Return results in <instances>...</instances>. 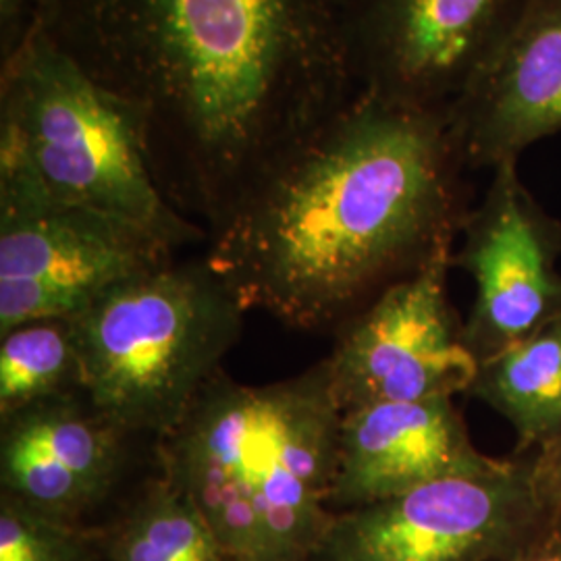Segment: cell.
<instances>
[{
  "instance_id": "3",
  "label": "cell",
  "mask_w": 561,
  "mask_h": 561,
  "mask_svg": "<svg viewBox=\"0 0 561 561\" xmlns=\"http://www.w3.org/2000/svg\"><path fill=\"white\" fill-rule=\"evenodd\" d=\"M341 408L327 360L243 385L219 373L157 439L159 472L233 561H317L333 522Z\"/></svg>"
},
{
  "instance_id": "20",
  "label": "cell",
  "mask_w": 561,
  "mask_h": 561,
  "mask_svg": "<svg viewBox=\"0 0 561 561\" xmlns=\"http://www.w3.org/2000/svg\"><path fill=\"white\" fill-rule=\"evenodd\" d=\"M32 2H34V9H36V20H38V13H41V9L46 0H32Z\"/></svg>"
},
{
  "instance_id": "4",
  "label": "cell",
  "mask_w": 561,
  "mask_h": 561,
  "mask_svg": "<svg viewBox=\"0 0 561 561\" xmlns=\"http://www.w3.org/2000/svg\"><path fill=\"white\" fill-rule=\"evenodd\" d=\"M0 194L88 208L173 248L208 238L164 194L140 121L38 25L2 60Z\"/></svg>"
},
{
  "instance_id": "19",
  "label": "cell",
  "mask_w": 561,
  "mask_h": 561,
  "mask_svg": "<svg viewBox=\"0 0 561 561\" xmlns=\"http://www.w3.org/2000/svg\"><path fill=\"white\" fill-rule=\"evenodd\" d=\"M537 454V472L551 507H561V435Z\"/></svg>"
},
{
  "instance_id": "14",
  "label": "cell",
  "mask_w": 561,
  "mask_h": 561,
  "mask_svg": "<svg viewBox=\"0 0 561 561\" xmlns=\"http://www.w3.org/2000/svg\"><path fill=\"white\" fill-rule=\"evenodd\" d=\"M468 393L510 422L518 454L561 435V310L524 340L479 362Z\"/></svg>"
},
{
  "instance_id": "10",
  "label": "cell",
  "mask_w": 561,
  "mask_h": 561,
  "mask_svg": "<svg viewBox=\"0 0 561 561\" xmlns=\"http://www.w3.org/2000/svg\"><path fill=\"white\" fill-rule=\"evenodd\" d=\"M491 183L461 221L454 264L477 296L461 337L474 360L493 358L561 310V221L524 185L518 162L491 171Z\"/></svg>"
},
{
  "instance_id": "13",
  "label": "cell",
  "mask_w": 561,
  "mask_h": 561,
  "mask_svg": "<svg viewBox=\"0 0 561 561\" xmlns=\"http://www.w3.org/2000/svg\"><path fill=\"white\" fill-rule=\"evenodd\" d=\"M470 442L454 398L382 401L341 414L333 514L497 463Z\"/></svg>"
},
{
  "instance_id": "6",
  "label": "cell",
  "mask_w": 561,
  "mask_h": 561,
  "mask_svg": "<svg viewBox=\"0 0 561 561\" xmlns=\"http://www.w3.org/2000/svg\"><path fill=\"white\" fill-rule=\"evenodd\" d=\"M551 512L537 454L340 512L317 561H505Z\"/></svg>"
},
{
  "instance_id": "16",
  "label": "cell",
  "mask_w": 561,
  "mask_h": 561,
  "mask_svg": "<svg viewBox=\"0 0 561 561\" xmlns=\"http://www.w3.org/2000/svg\"><path fill=\"white\" fill-rule=\"evenodd\" d=\"M76 391L81 362L69 319L25 322L0 335V419Z\"/></svg>"
},
{
  "instance_id": "8",
  "label": "cell",
  "mask_w": 561,
  "mask_h": 561,
  "mask_svg": "<svg viewBox=\"0 0 561 561\" xmlns=\"http://www.w3.org/2000/svg\"><path fill=\"white\" fill-rule=\"evenodd\" d=\"M454 241L389 283L350 317L327 360L341 412L468 393L479 362L468 352L449 298Z\"/></svg>"
},
{
  "instance_id": "7",
  "label": "cell",
  "mask_w": 561,
  "mask_h": 561,
  "mask_svg": "<svg viewBox=\"0 0 561 561\" xmlns=\"http://www.w3.org/2000/svg\"><path fill=\"white\" fill-rule=\"evenodd\" d=\"M178 248L101 213L0 194V335L73 319L119 283L175 261Z\"/></svg>"
},
{
  "instance_id": "5",
  "label": "cell",
  "mask_w": 561,
  "mask_h": 561,
  "mask_svg": "<svg viewBox=\"0 0 561 561\" xmlns=\"http://www.w3.org/2000/svg\"><path fill=\"white\" fill-rule=\"evenodd\" d=\"M245 312L206 259L123 280L69 319L81 393L127 435L161 439L221 373Z\"/></svg>"
},
{
  "instance_id": "2",
  "label": "cell",
  "mask_w": 561,
  "mask_h": 561,
  "mask_svg": "<svg viewBox=\"0 0 561 561\" xmlns=\"http://www.w3.org/2000/svg\"><path fill=\"white\" fill-rule=\"evenodd\" d=\"M463 169L447 111L356 92L241 192L204 259L245 310L319 331L456 240Z\"/></svg>"
},
{
  "instance_id": "18",
  "label": "cell",
  "mask_w": 561,
  "mask_h": 561,
  "mask_svg": "<svg viewBox=\"0 0 561 561\" xmlns=\"http://www.w3.org/2000/svg\"><path fill=\"white\" fill-rule=\"evenodd\" d=\"M505 561H561V507H551L541 528Z\"/></svg>"
},
{
  "instance_id": "11",
  "label": "cell",
  "mask_w": 561,
  "mask_h": 561,
  "mask_svg": "<svg viewBox=\"0 0 561 561\" xmlns=\"http://www.w3.org/2000/svg\"><path fill=\"white\" fill-rule=\"evenodd\" d=\"M447 119L472 169L518 162L530 146L561 134V0H522Z\"/></svg>"
},
{
  "instance_id": "1",
  "label": "cell",
  "mask_w": 561,
  "mask_h": 561,
  "mask_svg": "<svg viewBox=\"0 0 561 561\" xmlns=\"http://www.w3.org/2000/svg\"><path fill=\"white\" fill-rule=\"evenodd\" d=\"M36 25L140 121L208 229L358 90L341 0H46Z\"/></svg>"
},
{
  "instance_id": "15",
  "label": "cell",
  "mask_w": 561,
  "mask_h": 561,
  "mask_svg": "<svg viewBox=\"0 0 561 561\" xmlns=\"http://www.w3.org/2000/svg\"><path fill=\"white\" fill-rule=\"evenodd\" d=\"M101 561H233L201 510L161 472L94 528Z\"/></svg>"
},
{
  "instance_id": "9",
  "label": "cell",
  "mask_w": 561,
  "mask_h": 561,
  "mask_svg": "<svg viewBox=\"0 0 561 561\" xmlns=\"http://www.w3.org/2000/svg\"><path fill=\"white\" fill-rule=\"evenodd\" d=\"M522 0H341L356 90L447 111L502 42Z\"/></svg>"
},
{
  "instance_id": "17",
  "label": "cell",
  "mask_w": 561,
  "mask_h": 561,
  "mask_svg": "<svg viewBox=\"0 0 561 561\" xmlns=\"http://www.w3.org/2000/svg\"><path fill=\"white\" fill-rule=\"evenodd\" d=\"M0 561H101L94 528L0 495Z\"/></svg>"
},
{
  "instance_id": "12",
  "label": "cell",
  "mask_w": 561,
  "mask_h": 561,
  "mask_svg": "<svg viewBox=\"0 0 561 561\" xmlns=\"http://www.w3.org/2000/svg\"><path fill=\"white\" fill-rule=\"evenodd\" d=\"M129 442L81 391L30 403L0 419V495L83 524L119 486Z\"/></svg>"
}]
</instances>
